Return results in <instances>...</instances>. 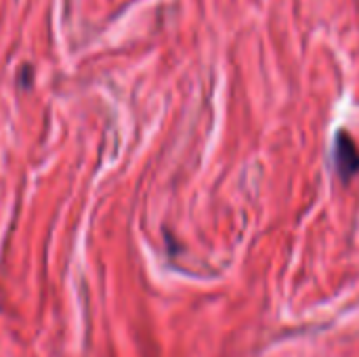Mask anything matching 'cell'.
<instances>
[{
	"label": "cell",
	"mask_w": 359,
	"mask_h": 357,
	"mask_svg": "<svg viewBox=\"0 0 359 357\" xmlns=\"http://www.w3.org/2000/svg\"><path fill=\"white\" fill-rule=\"evenodd\" d=\"M334 160H337V168H339L341 177H345V179H349L359 170V151L347 133L337 135Z\"/></svg>",
	"instance_id": "cell-1"
}]
</instances>
